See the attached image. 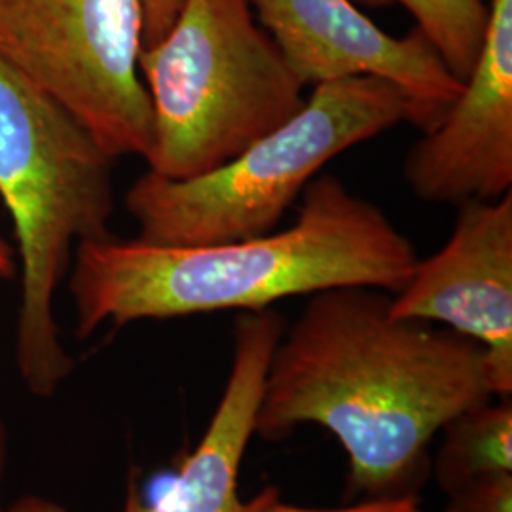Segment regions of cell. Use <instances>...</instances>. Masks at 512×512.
<instances>
[{
  "instance_id": "obj_3",
  "label": "cell",
  "mask_w": 512,
  "mask_h": 512,
  "mask_svg": "<svg viewBox=\"0 0 512 512\" xmlns=\"http://www.w3.org/2000/svg\"><path fill=\"white\" fill-rule=\"evenodd\" d=\"M112 162L67 110L0 61V200L21 266L16 366L42 399L73 372L55 323V289L74 243L110 236Z\"/></svg>"
},
{
  "instance_id": "obj_5",
  "label": "cell",
  "mask_w": 512,
  "mask_h": 512,
  "mask_svg": "<svg viewBox=\"0 0 512 512\" xmlns=\"http://www.w3.org/2000/svg\"><path fill=\"white\" fill-rule=\"evenodd\" d=\"M408 122L404 93L384 78L349 76L313 88L304 107L253 145L192 179L147 171L129 186L137 238L213 245L274 232L323 165Z\"/></svg>"
},
{
  "instance_id": "obj_13",
  "label": "cell",
  "mask_w": 512,
  "mask_h": 512,
  "mask_svg": "<svg viewBox=\"0 0 512 512\" xmlns=\"http://www.w3.org/2000/svg\"><path fill=\"white\" fill-rule=\"evenodd\" d=\"M442 512H512V473L486 476L450 495Z\"/></svg>"
},
{
  "instance_id": "obj_18",
  "label": "cell",
  "mask_w": 512,
  "mask_h": 512,
  "mask_svg": "<svg viewBox=\"0 0 512 512\" xmlns=\"http://www.w3.org/2000/svg\"><path fill=\"white\" fill-rule=\"evenodd\" d=\"M16 272V260L14 249L8 245V241L0 238V279H10Z\"/></svg>"
},
{
  "instance_id": "obj_10",
  "label": "cell",
  "mask_w": 512,
  "mask_h": 512,
  "mask_svg": "<svg viewBox=\"0 0 512 512\" xmlns=\"http://www.w3.org/2000/svg\"><path fill=\"white\" fill-rule=\"evenodd\" d=\"M285 332V319L272 310L239 311L234 323L232 370L219 406L198 448L154 505H145L135 486L122 512H256L266 488L251 501L238 492L239 469L255 435L256 410L268 365Z\"/></svg>"
},
{
  "instance_id": "obj_7",
  "label": "cell",
  "mask_w": 512,
  "mask_h": 512,
  "mask_svg": "<svg viewBox=\"0 0 512 512\" xmlns=\"http://www.w3.org/2000/svg\"><path fill=\"white\" fill-rule=\"evenodd\" d=\"M251 6L304 88L349 76L384 78L404 93L408 122L423 133L439 126L463 90L420 29L387 35L351 0H251Z\"/></svg>"
},
{
  "instance_id": "obj_17",
  "label": "cell",
  "mask_w": 512,
  "mask_h": 512,
  "mask_svg": "<svg viewBox=\"0 0 512 512\" xmlns=\"http://www.w3.org/2000/svg\"><path fill=\"white\" fill-rule=\"evenodd\" d=\"M6 463H8V435L6 425L0 418V512H8L4 507V476H6Z\"/></svg>"
},
{
  "instance_id": "obj_14",
  "label": "cell",
  "mask_w": 512,
  "mask_h": 512,
  "mask_svg": "<svg viewBox=\"0 0 512 512\" xmlns=\"http://www.w3.org/2000/svg\"><path fill=\"white\" fill-rule=\"evenodd\" d=\"M256 512H421L420 503L414 494L391 495V497H372L365 503L346 507V509H304L296 505H287L279 499V490L274 486L266 488V497Z\"/></svg>"
},
{
  "instance_id": "obj_16",
  "label": "cell",
  "mask_w": 512,
  "mask_h": 512,
  "mask_svg": "<svg viewBox=\"0 0 512 512\" xmlns=\"http://www.w3.org/2000/svg\"><path fill=\"white\" fill-rule=\"evenodd\" d=\"M8 512H69L59 503L46 497L38 495H25L19 501H16L12 507H8Z\"/></svg>"
},
{
  "instance_id": "obj_8",
  "label": "cell",
  "mask_w": 512,
  "mask_h": 512,
  "mask_svg": "<svg viewBox=\"0 0 512 512\" xmlns=\"http://www.w3.org/2000/svg\"><path fill=\"white\" fill-rule=\"evenodd\" d=\"M389 313L442 325L484 349L494 395L512 391V192L459 205L439 253L391 296Z\"/></svg>"
},
{
  "instance_id": "obj_9",
  "label": "cell",
  "mask_w": 512,
  "mask_h": 512,
  "mask_svg": "<svg viewBox=\"0 0 512 512\" xmlns=\"http://www.w3.org/2000/svg\"><path fill=\"white\" fill-rule=\"evenodd\" d=\"M410 190L431 203L497 200L512 188V0H488L473 71L437 128L404 162Z\"/></svg>"
},
{
  "instance_id": "obj_12",
  "label": "cell",
  "mask_w": 512,
  "mask_h": 512,
  "mask_svg": "<svg viewBox=\"0 0 512 512\" xmlns=\"http://www.w3.org/2000/svg\"><path fill=\"white\" fill-rule=\"evenodd\" d=\"M355 6L380 8L401 4L416 19V29L439 54L446 69L467 82L488 23V0H351Z\"/></svg>"
},
{
  "instance_id": "obj_11",
  "label": "cell",
  "mask_w": 512,
  "mask_h": 512,
  "mask_svg": "<svg viewBox=\"0 0 512 512\" xmlns=\"http://www.w3.org/2000/svg\"><path fill=\"white\" fill-rule=\"evenodd\" d=\"M435 476L448 495L486 476L512 473L511 401L473 406L442 429Z\"/></svg>"
},
{
  "instance_id": "obj_1",
  "label": "cell",
  "mask_w": 512,
  "mask_h": 512,
  "mask_svg": "<svg viewBox=\"0 0 512 512\" xmlns=\"http://www.w3.org/2000/svg\"><path fill=\"white\" fill-rule=\"evenodd\" d=\"M380 289L311 294L275 346L255 433L317 423L342 442L349 482L370 497L412 494L448 421L494 397L484 349L435 323L397 319Z\"/></svg>"
},
{
  "instance_id": "obj_6",
  "label": "cell",
  "mask_w": 512,
  "mask_h": 512,
  "mask_svg": "<svg viewBox=\"0 0 512 512\" xmlns=\"http://www.w3.org/2000/svg\"><path fill=\"white\" fill-rule=\"evenodd\" d=\"M141 0H0V61L46 93L110 158H147Z\"/></svg>"
},
{
  "instance_id": "obj_2",
  "label": "cell",
  "mask_w": 512,
  "mask_h": 512,
  "mask_svg": "<svg viewBox=\"0 0 512 512\" xmlns=\"http://www.w3.org/2000/svg\"><path fill=\"white\" fill-rule=\"evenodd\" d=\"M420 256L384 211L323 173L293 226L213 245L86 239L76 245L69 293L78 338L105 323L258 311L291 296L368 287L399 293Z\"/></svg>"
},
{
  "instance_id": "obj_4",
  "label": "cell",
  "mask_w": 512,
  "mask_h": 512,
  "mask_svg": "<svg viewBox=\"0 0 512 512\" xmlns=\"http://www.w3.org/2000/svg\"><path fill=\"white\" fill-rule=\"evenodd\" d=\"M139 73L152 107L148 171L177 181L226 164L306 103L251 0H181Z\"/></svg>"
},
{
  "instance_id": "obj_15",
  "label": "cell",
  "mask_w": 512,
  "mask_h": 512,
  "mask_svg": "<svg viewBox=\"0 0 512 512\" xmlns=\"http://www.w3.org/2000/svg\"><path fill=\"white\" fill-rule=\"evenodd\" d=\"M143 6V48L158 42L169 31L179 14L181 0H141Z\"/></svg>"
}]
</instances>
